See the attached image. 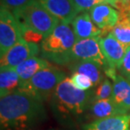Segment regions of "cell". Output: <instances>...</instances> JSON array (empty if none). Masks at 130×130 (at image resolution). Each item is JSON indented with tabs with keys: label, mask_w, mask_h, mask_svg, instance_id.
<instances>
[{
	"label": "cell",
	"mask_w": 130,
	"mask_h": 130,
	"mask_svg": "<svg viewBox=\"0 0 130 130\" xmlns=\"http://www.w3.org/2000/svg\"><path fill=\"white\" fill-rule=\"evenodd\" d=\"M103 1H104V3H106V4H110L112 7H115V5L117 3H118V0H103Z\"/></svg>",
	"instance_id": "26"
},
{
	"label": "cell",
	"mask_w": 130,
	"mask_h": 130,
	"mask_svg": "<svg viewBox=\"0 0 130 130\" xmlns=\"http://www.w3.org/2000/svg\"><path fill=\"white\" fill-rule=\"evenodd\" d=\"M31 0H1V8H4L13 11L24 7Z\"/></svg>",
	"instance_id": "24"
},
{
	"label": "cell",
	"mask_w": 130,
	"mask_h": 130,
	"mask_svg": "<svg viewBox=\"0 0 130 130\" xmlns=\"http://www.w3.org/2000/svg\"><path fill=\"white\" fill-rule=\"evenodd\" d=\"M100 46L109 67L118 69L126 54L127 46L117 40L111 33L105 37H101Z\"/></svg>",
	"instance_id": "9"
},
{
	"label": "cell",
	"mask_w": 130,
	"mask_h": 130,
	"mask_svg": "<svg viewBox=\"0 0 130 130\" xmlns=\"http://www.w3.org/2000/svg\"><path fill=\"white\" fill-rule=\"evenodd\" d=\"M117 40L128 47L130 46V18L120 16L118 22L111 29V32Z\"/></svg>",
	"instance_id": "19"
},
{
	"label": "cell",
	"mask_w": 130,
	"mask_h": 130,
	"mask_svg": "<svg viewBox=\"0 0 130 130\" xmlns=\"http://www.w3.org/2000/svg\"><path fill=\"white\" fill-rule=\"evenodd\" d=\"M55 104L59 111L64 113L80 114L85 110L91 98L90 90H81L66 77L53 93Z\"/></svg>",
	"instance_id": "4"
},
{
	"label": "cell",
	"mask_w": 130,
	"mask_h": 130,
	"mask_svg": "<svg viewBox=\"0 0 130 130\" xmlns=\"http://www.w3.org/2000/svg\"><path fill=\"white\" fill-rule=\"evenodd\" d=\"M102 68L101 64L93 61H79L74 66V72L86 75L92 80L94 85H97L102 79Z\"/></svg>",
	"instance_id": "18"
},
{
	"label": "cell",
	"mask_w": 130,
	"mask_h": 130,
	"mask_svg": "<svg viewBox=\"0 0 130 130\" xmlns=\"http://www.w3.org/2000/svg\"><path fill=\"white\" fill-rule=\"evenodd\" d=\"M72 1L78 13L90 11L92 8L104 3L103 0H72Z\"/></svg>",
	"instance_id": "22"
},
{
	"label": "cell",
	"mask_w": 130,
	"mask_h": 130,
	"mask_svg": "<svg viewBox=\"0 0 130 130\" xmlns=\"http://www.w3.org/2000/svg\"><path fill=\"white\" fill-rule=\"evenodd\" d=\"M49 66H50V64L48 63V62L46 59L38 58V57H33V58L27 59L26 61L18 65L15 68V70H16L20 78V90L22 89L31 79V78L36 73Z\"/></svg>",
	"instance_id": "15"
},
{
	"label": "cell",
	"mask_w": 130,
	"mask_h": 130,
	"mask_svg": "<svg viewBox=\"0 0 130 130\" xmlns=\"http://www.w3.org/2000/svg\"><path fill=\"white\" fill-rule=\"evenodd\" d=\"M95 25L104 32L111 30L117 25L120 19L119 12L107 4H100L89 11Z\"/></svg>",
	"instance_id": "10"
},
{
	"label": "cell",
	"mask_w": 130,
	"mask_h": 130,
	"mask_svg": "<svg viewBox=\"0 0 130 130\" xmlns=\"http://www.w3.org/2000/svg\"><path fill=\"white\" fill-rule=\"evenodd\" d=\"M129 18H130V15H129Z\"/></svg>",
	"instance_id": "27"
},
{
	"label": "cell",
	"mask_w": 130,
	"mask_h": 130,
	"mask_svg": "<svg viewBox=\"0 0 130 130\" xmlns=\"http://www.w3.org/2000/svg\"><path fill=\"white\" fill-rule=\"evenodd\" d=\"M90 113L96 119L123 114L111 98L93 101L90 106Z\"/></svg>",
	"instance_id": "17"
},
{
	"label": "cell",
	"mask_w": 130,
	"mask_h": 130,
	"mask_svg": "<svg viewBox=\"0 0 130 130\" xmlns=\"http://www.w3.org/2000/svg\"><path fill=\"white\" fill-rule=\"evenodd\" d=\"M11 12L20 25L33 30L42 36L44 39L60 23L38 0H31L24 7Z\"/></svg>",
	"instance_id": "2"
},
{
	"label": "cell",
	"mask_w": 130,
	"mask_h": 130,
	"mask_svg": "<svg viewBox=\"0 0 130 130\" xmlns=\"http://www.w3.org/2000/svg\"><path fill=\"white\" fill-rule=\"evenodd\" d=\"M113 91V84L108 79H103L99 85L97 90H95L94 95V101L97 100H106L111 98Z\"/></svg>",
	"instance_id": "20"
},
{
	"label": "cell",
	"mask_w": 130,
	"mask_h": 130,
	"mask_svg": "<svg viewBox=\"0 0 130 130\" xmlns=\"http://www.w3.org/2000/svg\"><path fill=\"white\" fill-rule=\"evenodd\" d=\"M70 79L75 87L81 90H90L93 86H95L89 77L80 73L74 72L70 77Z\"/></svg>",
	"instance_id": "21"
},
{
	"label": "cell",
	"mask_w": 130,
	"mask_h": 130,
	"mask_svg": "<svg viewBox=\"0 0 130 130\" xmlns=\"http://www.w3.org/2000/svg\"><path fill=\"white\" fill-rule=\"evenodd\" d=\"M119 74L124 77L127 80L130 82V46L127 47L126 54L124 56L120 68L118 69Z\"/></svg>",
	"instance_id": "23"
},
{
	"label": "cell",
	"mask_w": 130,
	"mask_h": 130,
	"mask_svg": "<svg viewBox=\"0 0 130 130\" xmlns=\"http://www.w3.org/2000/svg\"><path fill=\"white\" fill-rule=\"evenodd\" d=\"M20 78L15 69L1 68L0 70V96L14 93L20 90Z\"/></svg>",
	"instance_id": "16"
},
{
	"label": "cell",
	"mask_w": 130,
	"mask_h": 130,
	"mask_svg": "<svg viewBox=\"0 0 130 130\" xmlns=\"http://www.w3.org/2000/svg\"><path fill=\"white\" fill-rule=\"evenodd\" d=\"M42 101L22 90L0 99L2 129L24 130L42 115Z\"/></svg>",
	"instance_id": "1"
},
{
	"label": "cell",
	"mask_w": 130,
	"mask_h": 130,
	"mask_svg": "<svg viewBox=\"0 0 130 130\" xmlns=\"http://www.w3.org/2000/svg\"><path fill=\"white\" fill-rule=\"evenodd\" d=\"M101 36L76 41L68 55V63L71 61H93L109 69V64L101 51L100 39Z\"/></svg>",
	"instance_id": "6"
},
{
	"label": "cell",
	"mask_w": 130,
	"mask_h": 130,
	"mask_svg": "<svg viewBox=\"0 0 130 130\" xmlns=\"http://www.w3.org/2000/svg\"><path fill=\"white\" fill-rule=\"evenodd\" d=\"M111 99L123 114L130 110V82L119 74L113 79Z\"/></svg>",
	"instance_id": "14"
},
{
	"label": "cell",
	"mask_w": 130,
	"mask_h": 130,
	"mask_svg": "<svg viewBox=\"0 0 130 130\" xmlns=\"http://www.w3.org/2000/svg\"><path fill=\"white\" fill-rule=\"evenodd\" d=\"M76 41L70 24L59 23L53 31L41 41V56L54 63H66L68 55Z\"/></svg>",
	"instance_id": "3"
},
{
	"label": "cell",
	"mask_w": 130,
	"mask_h": 130,
	"mask_svg": "<svg viewBox=\"0 0 130 130\" xmlns=\"http://www.w3.org/2000/svg\"><path fill=\"white\" fill-rule=\"evenodd\" d=\"M65 78V74L62 70L49 66L36 73L31 79L19 90L43 101L54 93L58 85Z\"/></svg>",
	"instance_id": "5"
},
{
	"label": "cell",
	"mask_w": 130,
	"mask_h": 130,
	"mask_svg": "<svg viewBox=\"0 0 130 130\" xmlns=\"http://www.w3.org/2000/svg\"><path fill=\"white\" fill-rule=\"evenodd\" d=\"M24 40L21 31L10 10L1 8L0 9V54L3 55L19 41Z\"/></svg>",
	"instance_id": "7"
},
{
	"label": "cell",
	"mask_w": 130,
	"mask_h": 130,
	"mask_svg": "<svg viewBox=\"0 0 130 130\" xmlns=\"http://www.w3.org/2000/svg\"><path fill=\"white\" fill-rule=\"evenodd\" d=\"M83 130H130V114L95 119L83 127Z\"/></svg>",
	"instance_id": "13"
},
{
	"label": "cell",
	"mask_w": 130,
	"mask_h": 130,
	"mask_svg": "<svg viewBox=\"0 0 130 130\" xmlns=\"http://www.w3.org/2000/svg\"><path fill=\"white\" fill-rule=\"evenodd\" d=\"M40 53V48L36 43L22 40L1 55V68L15 69L18 65L27 59L36 57Z\"/></svg>",
	"instance_id": "8"
},
{
	"label": "cell",
	"mask_w": 130,
	"mask_h": 130,
	"mask_svg": "<svg viewBox=\"0 0 130 130\" xmlns=\"http://www.w3.org/2000/svg\"><path fill=\"white\" fill-rule=\"evenodd\" d=\"M71 24L77 41L98 37L103 33L93 22L89 12L80 13V14L74 18Z\"/></svg>",
	"instance_id": "12"
},
{
	"label": "cell",
	"mask_w": 130,
	"mask_h": 130,
	"mask_svg": "<svg viewBox=\"0 0 130 130\" xmlns=\"http://www.w3.org/2000/svg\"><path fill=\"white\" fill-rule=\"evenodd\" d=\"M60 23L71 24L78 15L72 0H38Z\"/></svg>",
	"instance_id": "11"
},
{
	"label": "cell",
	"mask_w": 130,
	"mask_h": 130,
	"mask_svg": "<svg viewBox=\"0 0 130 130\" xmlns=\"http://www.w3.org/2000/svg\"><path fill=\"white\" fill-rule=\"evenodd\" d=\"M115 8L119 12L120 16L130 15V0H118L115 5Z\"/></svg>",
	"instance_id": "25"
}]
</instances>
